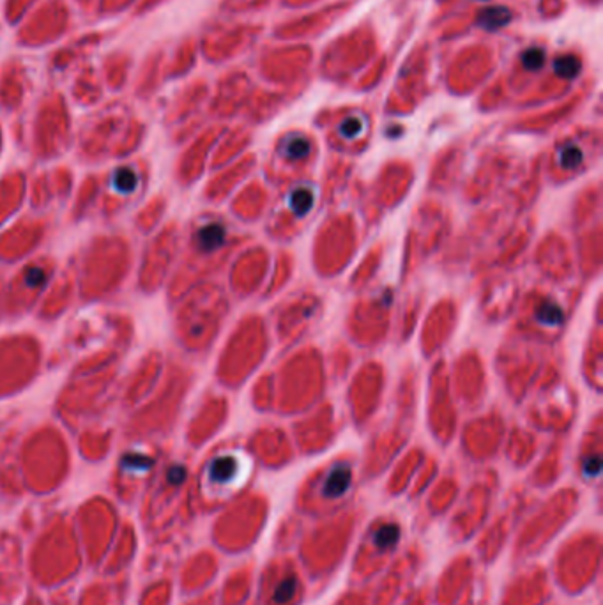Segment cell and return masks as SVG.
I'll list each match as a JSON object with an SVG mask.
<instances>
[{
	"instance_id": "obj_4",
	"label": "cell",
	"mask_w": 603,
	"mask_h": 605,
	"mask_svg": "<svg viewBox=\"0 0 603 605\" xmlns=\"http://www.w3.org/2000/svg\"><path fill=\"white\" fill-rule=\"evenodd\" d=\"M237 471V462L232 457H219L214 462L211 464V469H209V476L212 481H218V484H225V481L232 480V476Z\"/></svg>"
},
{
	"instance_id": "obj_17",
	"label": "cell",
	"mask_w": 603,
	"mask_h": 605,
	"mask_svg": "<svg viewBox=\"0 0 603 605\" xmlns=\"http://www.w3.org/2000/svg\"><path fill=\"white\" fill-rule=\"evenodd\" d=\"M167 478L172 485H180L186 480V469H184L183 466H173L168 469Z\"/></svg>"
},
{
	"instance_id": "obj_1",
	"label": "cell",
	"mask_w": 603,
	"mask_h": 605,
	"mask_svg": "<svg viewBox=\"0 0 603 605\" xmlns=\"http://www.w3.org/2000/svg\"><path fill=\"white\" fill-rule=\"evenodd\" d=\"M350 485V469L344 464L335 467L330 474H327L326 481H324L322 494L326 498H338L349 489Z\"/></svg>"
},
{
	"instance_id": "obj_15",
	"label": "cell",
	"mask_w": 603,
	"mask_h": 605,
	"mask_svg": "<svg viewBox=\"0 0 603 605\" xmlns=\"http://www.w3.org/2000/svg\"><path fill=\"white\" fill-rule=\"evenodd\" d=\"M122 464H124L126 467H129L131 471H146L149 469L151 466H153V460L147 459V457L143 455H128L124 457V460H122Z\"/></svg>"
},
{
	"instance_id": "obj_10",
	"label": "cell",
	"mask_w": 603,
	"mask_h": 605,
	"mask_svg": "<svg viewBox=\"0 0 603 605\" xmlns=\"http://www.w3.org/2000/svg\"><path fill=\"white\" fill-rule=\"evenodd\" d=\"M283 151L292 160H301V158L308 156L310 142L305 136H292V138H288L287 142H285Z\"/></svg>"
},
{
	"instance_id": "obj_5",
	"label": "cell",
	"mask_w": 603,
	"mask_h": 605,
	"mask_svg": "<svg viewBox=\"0 0 603 605\" xmlns=\"http://www.w3.org/2000/svg\"><path fill=\"white\" fill-rule=\"evenodd\" d=\"M112 182H114V188L117 190V192L131 193L133 190L136 188V185H138V178H136V174L131 168L121 167L115 170Z\"/></svg>"
},
{
	"instance_id": "obj_14",
	"label": "cell",
	"mask_w": 603,
	"mask_h": 605,
	"mask_svg": "<svg viewBox=\"0 0 603 605\" xmlns=\"http://www.w3.org/2000/svg\"><path fill=\"white\" fill-rule=\"evenodd\" d=\"M361 131H363V121H361L359 117L345 119L340 126V133L345 138H354V136L359 135Z\"/></svg>"
},
{
	"instance_id": "obj_9",
	"label": "cell",
	"mask_w": 603,
	"mask_h": 605,
	"mask_svg": "<svg viewBox=\"0 0 603 605\" xmlns=\"http://www.w3.org/2000/svg\"><path fill=\"white\" fill-rule=\"evenodd\" d=\"M295 592H298V579H295V577H287V579H283V581H281L280 584L276 586V589H274L273 600L276 604L283 605V604L290 602V600L294 599Z\"/></svg>"
},
{
	"instance_id": "obj_11",
	"label": "cell",
	"mask_w": 603,
	"mask_h": 605,
	"mask_svg": "<svg viewBox=\"0 0 603 605\" xmlns=\"http://www.w3.org/2000/svg\"><path fill=\"white\" fill-rule=\"evenodd\" d=\"M582 158H584V153L580 151V147L570 143V146L563 147L559 161H561V165L565 168H575L582 163Z\"/></svg>"
},
{
	"instance_id": "obj_18",
	"label": "cell",
	"mask_w": 603,
	"mask_h": 605,
	"mask_svg": "<svg viewBox=\"0 0 603 605\" xmlns=\"http://www.w3.org/2000/svg\"><path fill=\"white\" fill-rule=\"evenodd\" d=\"M27 283L28 285H38V283H41L43 280H45V271L39 268H32L31 271H27Z\"/></svg>"
},
{
	"instance_id": "obj_2",
	"label": "cell",
	"mask_w": 603,
	"mask_h": 605,
	"mask_svg": "<svg viewBox=\"0 0 603 605\" xmlns=\"http://www.w3.org/2000/svg\"><path fill=\"white\" fill-rule=\"evenodd\" d=\"M511 21V13L508 7L494 6L489 9H483L482 14L478 16V25L487 31H497V28L504 27Z\"/></svg>"
},
{
	"instance_id": "obj_12",
	"label": "cell",
	"mask_w": 603,
	"mask_h": 605,
	"mask_svg": "<svg viewBox=\"0 0 603 605\" xmlns=\"http://www.w3.org/2000/svg\"><path fill=\"white\" fill-rule=\"evenodd\" d=\"M536 317L540 322L547 324V326H555V324L563 320V310L559 306L552 305V302H547V305H543L538 310Z\"/></svg>"
},
{
	"instance_id": "obj_8",
	"label": "cell",
	"mask_w": 603,
	"mask_h": 605,
	"mask_svg": "<svg viewBox=\"0 0 603 605\" xmlns=\"http://www.w3.org/2000/svg\"><path fill=\"white\" fill-rule=\"evenodd\" d=\"M554 71L563 78H573L580 71V60L575 55H565L554 60Z\"/></svg>"
},
{
	"instance_id": "obj_13",
	"label": "cell",
	"mask_w": 603,
	"mask_h": 605,
	"mask_svg": "<svg viewBox=\"0 0 603 605\" xmlns=\"http://www.w3.org/2000/svg\"><path fill=\"white\" fill-rule=\"evenodd\" d=\"M545 62V52L541 48H529L527 52H523L522 55V64L527 70H540Z\"/></svg>"
},
{
	"instance_id": "obj_6",
	"label": "cell",
	"mask_w": 603,
	"mask_h": 605,
	"mask_svg": "<svg viewBox=\"0 0 603 605\" xmlns=\"http://www.w3.org/2000/svg\"><path fill=\"white\" fill-rule=\"evenodd\" d=\"M313 205V192L308 188H298L290 195V207L295 216H303L312 209Z\"/></svg>"
},
{
	"instance_id": "obj_3",
	"label": "cell",
	"mask_w": 603,
	"mask_h": 605,
	"mask_svg": "<svg viewBox=\"0 0 603 605\" xmlns=\"http://www.w3.org/2000/svg\"><path fill=\"white\" fill-rule=\"evenodd\" d=\"M197 241L200 250L204 251H212L216 248H219L225 241V229L218 223H211V225H205L198 230Z\"/></svg>"
},
{
	"instance_id": "obj_16",
	"label": "cell",
	"mask_w": 603,
	"mask_h": 605,
	"mask_svg": "<svg viewBox=\"0 0 603 605\" xmlns=\"http://www.w3.org/2000/svg\"><path fill=\"white\" fill-rule=\"evenodd\" d=\"M600 467H602V462L598 455L590 457V459L584 460V473H586V476H591V478L598 476V474H600Z\"/></svg>"
},
{
	"instance_id": "obj_7",
	"label": "cell",
	"mask_w": 603,
	"mask_h": 605,
	"mask_svg": "<svg viewBox=\"0 0 603 605\" xmlns=\"http://www.w3.org/2000/svg\"><path fill=\"white\" fill-rule=\"evenodd\" d=\"M400 540V528L396 524H388L382 525L377 533H375V545L379 549H389V547L395 545Z\"/></svg>"
}]
</instances>
